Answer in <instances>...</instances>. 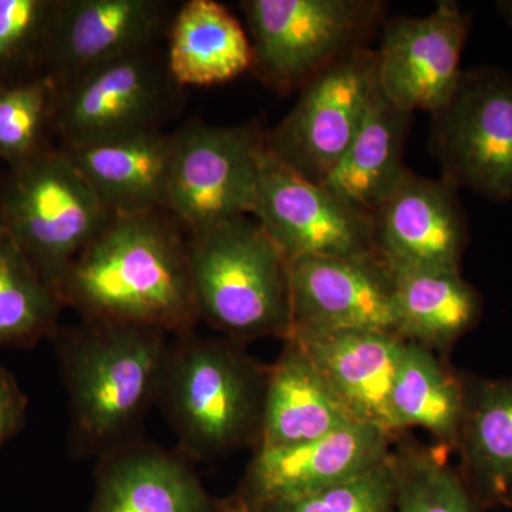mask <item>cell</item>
Listing matches in <instances>:
<instances>
[{
  "mask_svg": "<svg viewBox=\"0 0 512 512\" xmlns=\"http://www.w3.org/2000/svg\"><path fill=\"white\" fill-rule=\"evenodd\" d=\"M64 308L84 320L148 326L168 335L200 322L187 232L165 211L113 215L64 275Z\"/></svg>",
  "mask_w": 512,
  "mask_h": 512,
  "instance_id": "6da1fadb",
  "label": "cell"
},
{
  "mask_svg": "<svg viewBox=\"0 0 512 512\" xmlns=\"http://www.w3.org/2000/svg\"><path fill=\"white\" fill-rule=\"evenodd\" d=\"M50 339L69 397L70 453L99 460L141 440L144 420L158 403L171 335L82 319L59 326Z\"/></svg>",
  "mask_w": 512,
  "mask_h": 512,
  "instance_id": "7a4b0ae2",
  "label": "cell"
},
{
  "mask_svg": "<svg viewBox=\"0 0 512 512\" xmlns=\"http://www.w3.org/2000/svg\"><path fill=\"white\" fill-rule=\"evenodd\" d=\"M242 346L195 330L171 336L157 404L190 463L259 446L271 366Z\"/></svg>",
  "mask_w": 512,
  "mask_h": 512,
  "instance_id": "3957f363",
  "label": "cell"
},
{
  "mask_svg": "<svg viewBox=\"0 0 512 512\" xmlns=\"http://www.w3.org/2000/svg\"><path fill=\"white\" fill-rule=\"evenodd\" d=\"M187 237L192 291L202 322L241 345L291 335L289 262L252 215Z\"/></svg>",
  "mask_w": 512,
  "mask_h": 512,
  "instance_id": "277c9868",
  "label": "cell"
},
{
  "mask_svg": "<svg viewBox=\"0 0 512 512\" xmlns=\"http://www.w3.org/2000/svg\"><path fill=\"white\" fill-rule=\"evenodd\" d=\"M0 210L6 234L57 293L114 215L57 146L0 174Z\"/></svg>",
  "mask_w": 512,
  "mask_h": 512,
  "instance_id": "5b68a950",
  "label": "cell"
},
{
  "mask_svg": "<svg viewBox=\"0 0 512 512\" xmlns=\"http://www.w3.org/2000/svg\"><path fill=\"white\" fill-rule=\"evenodd\" d=\"M239 8L251 42L249 72L288 94L367 47L387 6L380 0H244Z\"/></svg>",
  "mask_w": 512,
  "mask_h": 512,
  "instance_id": "8992f818",
  "label": "cell"
},
{
  "mask_svg": "<svg viewBox=\"0 0 512 512\" xmlns=\"http://www.w3.org/2000/svg\"><path fill=\"white\" fill-rule=\"evenodd\" d=\"M431 154L441 180L494 202L512 201V77L497 67L463 70L431 113Z\"/></svg>",
  "mask_w": 512,
  "mask_h": 512,
  "instance_id": "52a82bcc",
  "label": "cell"
},
{
  "mask_svg": "<svg viewBox=\"0 0 512 512\" xmlns=\"http://www.w3.org/2000/svg\"><path fill=\"white\" fill-rule=\"evenodd\" d=\"M183 97L165 53L158 46L140 50L57 90L53 137L57 147L72 148L163 131Z\"/></svg>",
  "mask_w": 512,
  "mask_h": 512,
  "instance_id": "ba28073f",
  "label": "cell"
},
{
  "mask_svg": "<svg viewBox=\"0 0 512 512\" xmlns=\"http://www.w3.org/2000/svg\"><path fill=\"white\" fill-rule=\"evenodd\" d=\"M265 134L259 121L224 127L198 120L173 134L167 212L187 234L251 215Z\"/></svg>",
  "mask_w": 512,
  "mask_h": 512,
  "instance_id": "9c48e42d",
  "label": "cell"
},
{
  "mask_svg": "<svg viewBox=\"0 0 512 512\" xmlns=\"http://www.w3.org/2000/svg\"><path fill=\"white\" fill-rule=\"evenodd\" d=\"M377 92L375 50L349 53L303 84L293 109L266 130V150L293 173L322 183L348 150Z\"/></svg>",
  "mask_w": 512,
  "mask_h": 512,
  "instance_id": "30bf717a",
  "label": "cell"
},
{
  "mask_svg": "<svg viewBox=\"0 0 512 512\" xmlns=\"http://www.w3.org/2000/svg\"><path fill=\"white\" fill-rule=\"evenodd\" d=\"M251 215L288 262L313 256H377L370 215L293 173L268 150L259 170Z\"/></svg>",
  "mask_w": 512,
  "mask_h": 512,
  "instance_id": "8fae6325",
  "label": "cell"
},
{
  "mask_svg": "<svg viewBox=\"0 0 512 512\" xmlns=\"http://www.w3.org/2000/svg\"><path fill=\"white\" fill-rule=\"evenodd\" d=\"M399 437L352 424L295 446L258 448L237 490L221 498L224 512H252L275 501L326 490L366 473L389 457Z\"/></svg>",
  "mask_w": 512,
  "mask_h": 512,
  "instance_id": "7c38bea8",
  "label": "cell"
},
{
  "mask_svg": "<svg viewBox=\"0 0 512 512\" xmlns=\"http://www.w3.org/2000/svg\"><path fill=\"white\" fill-rule=\"evenodd\" d=\"M471 18L454 0H440L421 18L397 16L384 25L376 52L377 87L399 110L433 113L456 89Z\"/></svg>",
  "mask_w": 512,
  "mask_h": 512,
  "instance_id": "4fadbf2b",
  "label": "cell"
},
{
  "mask_svg": "<svg viewBox=\"0 0 512 512\" xmlns=\"http://www.w3.org/2000/svg\"><path fill=\"white\" fill-rule=\"evenodd\" d=\"M457 191L407 170L372 215L380 261L389 269L461 272L470 227Z\"/></svg>",
  "mask_w": 512,
  "mask_h": 512,
  "instance_id": "5bb4252c",
  "label": "cell"
},
{
  "mask_svg": "<svg viewBox=\"0 0 512 512\" xmlns=\"http://www.w3.org/2000/svg\"><path fill=\"white\" fill-rule=\"evenodd\" d=\"M175 9L165 0H59L46 76L67 89L114 60L158 46Z\"/></svg>",
  "mask_w": 512,
  "mask_h": 512,
  "instance_id": "9a60e30c",
  "label": "cell"
},
{
  "mask_svg": "<svg viewBox=\"0 0 512 512\" xmlns=\"http://www.w3.org/2000/svg\"><path fill=\"white\" fill-rule=\"evenodd\" d=\"M289 279L291 335L348 330L397 335L392 274L377 256L296 259L289 262Z\"/></svg>",
  "mask_w": 512,
  "mask_h": 512,
  "instance_id": "2e32d148",
  "label": "cell"
},
{
  "mask_svg": "<svg viewBox=\"0 0 512 512\" xmlns=\"http://www.w3.org/2000/svg\"><path fill=\"white\" fill-rule=\"evenodd\" d=\"M90 512H224L178 451L133 441L97 460Z\"/></svg>",
  "mask_w": 512,
  "mask_h": 512,
  "instance_id": "e0dca14e",
  "label": "cell"
},
{
  "mask_svg": "<svg viewBox=\"0 0 512 512\" xmlns=\"http://www.w3.org/2000/svg\"><path fill=\"white\" fill-rule=\"evenodd\" d=\"M288 339L311 357L356 423L400 437L393 427L390 396L406 340L376 330L292 333Z\"/></svg>",
  "mask_w": 512,
  "mask_h": 512,
  "instance_id": "ac0fdd59",
  "label": "cell"
},
{
  "mask_svg": "<svg viewBox=\"0 0 512 512\" xmlns=\"http://www.w3.org/2000/svg\"><path fill=\"white\" fill-rule=\"evenodd\" d=\"M464 410L458 473L481 511L512 501V379L461 373Z\"/></svg>",
  "mask_w": 512,
  "mask_h": 512,
  "instance_id": "d6986e66",
  "label": "cell"
},
{
  "mask_svg": "<svg viewBox=\"0 0 512 512\" xmlns=\"http://www.w3.org/2000/svg\"><path fill=\"white\" fill-rule=\"evenodd\" d=\"M60 150L114 215L167 212L173 134L154 131Z\"/></svg>",
  "mask_w": 512,
  "mask_h": 512,
  "instance_id": "ffe728a7",
  "label": "cell"
},
{
  "mask_svg": "<svg viewBox=\"0 0 512 512\" xmlns=\"http://www.w3.org/2000/svg\"><path fill=\"white\" fill-rule=\"evenodd\" d=\"M356 423L305 350L291 339L269 367L258 448L295 446ZM256 448V450H258Z\"/></svg>",
  "mask_w": 512,
  "mask_h": 512,
  "instance_id": "44dd1931",
  "label": "cell"
},
{
  "mask_svg": "<svg viewBox=\"0 0 512 512\" xmlns=\"http://www.w3.org/2000/svg\"><path fill=\"white\" fill-rule=\"evenodd\" d=\"M165 37L168 72L183 89L232 82L251 70L247 29L215 0L178 6Z\"/></svg>",
  "mask_w": 512,
  "mask_h": 512,
  "instance_id": "7402d4cb",
  "label": "cell"
},
{
  "mask_svg": "<svg viewBox=\"0 0 512 512\" xmlns=\"http://www.w3.org/2000/svg\"><path fill=\"white\" fill-rule=\"evenodd\" d=\"M389 271L397 336L447 359L480 322L483 296L461 272Z\"/></svg>",
  "mask_w": 512,
  "mask_h": 512,
  "instance_id": "603a6c76",
  "label": "cell"
},
{
  "mask_svg": "<svg viewBox=\"0 0 512 512\" xmlns=\"http://www.w3.org/2000/svg\"><path fill=\"white\" fill-rule=\"evenodd\" d=\"M412 120V113L397 109L377 92L348 150L320 185L372 217L409 170L403 154Z\"/></svg>",
  "mask_w": 512,
  "mask_h": 512,
  "instance_id": "cb8c5ba5",
  "label": "cell"
},
{
  "mask_svg": "<svg viewBox=\"0 0 512 512\" xmlns=\"http://www.w3.org/2000/svg\"><path fill=\"white\" fill-rule=\"evenodd\" d=\"M390 410L399 436L420 427L429 431L434 444L456 453L464 410L461 373L451 369L437 353L406 340Z\"/></svg>",
  "mask_w": 512,
  "mask_h": 512,
  "instance_id": "d4e9b609",
  "label": "cell"
},
{
  "mask_svg": "<svg viewBox=\"0 0 512 512\" xmlns=\"http://www.w3.org/2000/svg\"><path fill=\"white\" fill-rule=\"evenodd\" d=\"M64 305L8 234L0 238V346L30 348L52 338Z\"/></svg>",
  "mask_w": 512,
  "mask_h": 512,
  "instance_id": "484cf974",
  "label": "cell"
},
{
  "mask_svg": "<svg viewBox=\"0 0 512 512\" xmlns=\"http://www.w3.org/2000/svg\"><path fill=\"white\" fill-rule=\"evenodd\" d=\"M392 448L394 512H483L468 493L450 451L416 443L402 434Z\"/></svg>",
  "mask_w": 512,
  "mask_h": 512,
  "instance_id": "4316f807",
  "label": "cell"
},
{
  "mask_svg": "<svg viewBox=\"0 0 512 512\" xmlns=\"http://www.w3.org/2000/svg\"><path fill=\"white\" fill-rule=\"evenodd\" d=\"M57 90L47 76L0 87V160L8 168L53 148Z\"/></svg>",
  "mask_w": 512,
  "mask_h": 512,
  "instance_id": "83f0119b",
  "label": "cell"
},
{
  "mask_svg": "<svg viewBox=\"0 0 512 512\" xmlns=\"http://www.w3.org/2000/svg\"><path fill=\"white\" fill-rule=\"evenodd\" d=\"M59 0H0V87L46 76Z\"/></svg>",
  "mask_w": 512,
  "mask_h": 512,
  "instance_id": "f1b7e54d",
  "label": "cell"
},
{
  "mask_svg": "<svg viewBox=\"0 0 512 512\" xmlns=\"http://www.w3.org/2000/svg\"><path fill=\"white\" fill-rule=\"evenodd\" d=\"M396 481L392 451L360 476L292 500L275 501L252 512H394Z\"/></svg>",
  "mask_w": 512,
  "mask_h": 512,
  "instance_id": "f546056e",
  "label": "cell"
},
{
  "mask_svg": "<svg viewBox=\"0 0 512 512\" xmlns=\"http://www.w3.org/2000/svg\"><path fill=\"white\" fill-rule=\"evenodd\" d=\"M28 397L15 376L0 367V448L18 436L26 423Z\"/></svg>",
  "mask_w": 512,
  "mask_h": 512,
  "instance_id": "4dcf8cb0",
  "label": "cell"
},
{
  "mask_svg": "<svg viewBox=\"0 0 512 512\" xmlns=\"http://www.w3.org/2000/svg\"><path fill=\"white\" fill-rule=\"evenodd\" d=\"M495 8H497L501 19L504 20L505 25L508 26L512 33V0H498L495 3Z\"/></svg>",
  "mask_w": 512,
  "mask_h": 512,
  "instance_id": "1f68e13d",
  "label": "cell"
},
{
  "mask_svg": "<svg viewBox=\"0 0 512 512\" xmlns=\"http://www.w3.org/2000/svg\"><path fill=\"white\" fill-rule=\"evenodd\" d=\"M5 235H6L5 222H3L2 210H0V238L5 237Z\"/></svg>",
  "mask_w": 512,
  "mask_h": 512,
  "instance_id": "d6a6232c",
  "label": "cell"
},
{
  "mask_svg": "<svg viewBox=\"0 0 512 512\" xmlns=\"http://www.w3.org/2000/svg\"><path fill=\"white\" fill-rule=\"evenodd\" d=\"M508 508H511V510H512V501H511L510 507H508Z\"/></svg>",
  "mask_w": 512,
  "mask_h": 512,
  "instance_id": "836d02e7",
  "label": "cell"
},
{
  "mask_svg": "<svg viewBox=\"0 0 512 512\" xmlns=\"http://www.w3.org/2000/svg\"><path fill=\"white\" fill-rule=\"evenodd\" d=\"M0 174H2V173H0Z\"/></svg>",
  "mask_w": 512,
  "mask_h": 512,
  "instance_id": "e575fe53",
  "label": "cell"
}]
</instances>
